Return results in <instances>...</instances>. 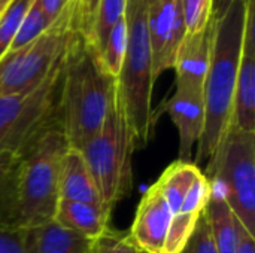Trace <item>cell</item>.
I'll list each match as a JSON object with an SVG mask.
<instances>
[{"label": "cell", "mask_w": 255, "mask_h": 253, "mask_svg": "<svg viewBox=\"0 0 255 253\" xmlns=\"http://www.w3.org/2000/svg\"><path fill=\"white\" fill-rule=\"evenodd\" d=\"M247 1L232 0L212 18L209 64L203 85L205 125L197 143L196 163H212L232 124L235 86L244 43Z\"/></svg>", "instance_id": "6da1fadb"}, {"label": "cell", "mask_w": 255, "mask_h": 253, "mask_svg": "<svg viewBox=\"0 0 255 253\" xmlns=\"http://www.w3.org/2000/svg\"><path fill=\"white\" fill-rule=\"evenodd\" d=\"M114 92L115 79L100 67L81 34L66 55L58 92V121L70 148L81 151L99 131Z\"/></svg>", "instance_id": "7a4b0ae2"}, {"label": "cell", "mask_w": 255, "mask_h": 253, "mask_svg": "<svg viewBox=\"0 0 255 253\" xmlns=\"http://www.w3.org/2000/svg\"><path fill=\"white\" fill-rule=\"evenodd\" d=\"M67 148L60 121H55L19 157L13 206L18 225L31 230L54 221L60 201V166Z\"/></svg>", "instance_id": "3957f363"}, {"label": "cell", "mask_w": 255, "mask_h": 253, "mask_svg": "<svg viewBox=\"0 0 255 253\" xmlns=\"http://www.w3.org/2000/svg\"><path fill=\"white\" fill-rule=\"evenodd\" d=\"M136 148V139L115 85L102 127L81 149L102 204L109 212L133 189V154Z\"/></svg>", "instance_id": "277c9868"}, {"label": "cell", "mask_w": 255, "mask_h": 253, "mask_svg": "<svg viewBox=\"0 0 255 253\" xmlns=\"http://www.w3.org/2000/svg\"><path fill=\"white\" fill-rule=\"evenodd\" d=\"M127 49L121 72L115 79L136 145L146 146L155 130L157 113L152 109V58L146 30V0L127 1Z\"/></svg>", "instance_id": "5b68a950"}, {"label": "cell", "mask_w": 255, "mask_h": 253, "mask_svg": "<svg viewBox=\"0 0 255 253\" xmlns=\"http://www.w3.org/2000/svg\"><path fill=\"white\" fill-rule=\"evenodd\" d=\"M76 3L31 42L9 49L0 58V95L22 92L39 85L63 64L81 36Z\"/></svg>", "instance_id": "8992f818"}, {"label": "cell", "mask_w": 255, "mask_h": 253, "mask_svg": "<svg viewBox=\"0 0 255 253\" xmlns=\"http://www.w3.org/2000/svg\"><path fill=\"white\" fill-rule=\"evenodd\" d=\"M206 169L211 185L223 194L238 221L255 234V131L230 125Z\"/></svg>", "instance_id": "52a82bcc"}, {"label": "cell", "mask_w": 255, "mask_h": 253, "mask_svg": "<svg viewBox=\"0 0 255 253\" xmlns=\"http://www.w3.org/2000/svg\"><path fill=\"white\" fill-rule=\"evenodd\" d=\"M63 64L34 88L0 95V152L21 157L49 125L58 121Z\"/></svg>", "instance_id": "ba28073f"}, {"label": "cell", "mask_w": 255, "mask_h": 253, "mask_svg": "<svg viewBox=\"0 0 255 253\" xmlns=\"http://www.w3.org/2000/svg\"><path fill=\"white\" fill-rule=\"evenodd\" d=\"M146 30L155 82L164 72L173 69L185 36L181 0H146Z\"/></svg>", "instance_id": "9c48e42d"}, {"label": "cell", "mask_w": 255, "mask_h": 253, "mask_svg": "<svg viewBox=\"0 0 255 253\" xmlns=\"http://www.w3.org/2000/svg\"><path fill=\"white\" fill-rule=\"evenodd\" d=\"M247 1L245 30L235 86L232 127L255 131V0Z\"/></svg>", "instance_id": "30bf717a"}, {"label": "cell", "mask_w": 255, "mask_h": 253, "mask_svg": "<svg viewBox=\"0 0 255 253\" xmlns=\"http://www.w3.org/2000/svg\"><path fill=\"white\" fill-rule=\"evenodd\" d=\"M170 222L169 204L154 183L139 201L128 236L142 253H164Z\"/></svg>", "instance_id": "8fae6325"}, {"label": "cell", "mask_w": 255, "mask_h": 253, "mask_svg": "<svg viewBox=\"0 0 255 253\" xmlns=\"http://www.w3.org/2000/svg\"><path fill=\"white\" fill-rule=\"evenodd\" d=\"M212 22L205 30L184 36L178 49L173 70L176 72V89L203 95V85L211 54Z\"/></svg>", "instance_id": "7c38bea8"}, {"label": "cell", "mask_w": 255, "mask_h": 253, "mask_svg": "<svg viewBox=\"0 0 255 253\" xmlns=\"http://www.w3.org/2000/svg\"><path fill=\"white\" fill-rule=\"evenodd\" d=\"M161 112L170 116L178 130L179 160L194 163L193 151L194 146L197 148L205 125L203 95L175 89V94L163 103Z\"/></svg>", "instance_id": "4fadbf2b"}, {"label": "cell", "mask_w": 255, "mask_h": 253, "mask_svg": "<svg viewBox=\"0 0 255 253\" xmlns=\"http://www.w3.org/2000/svg\"><path fill=\"white\" fill-rule=\"evenodd\" d=\"M58 197L60 200L67 201L102 204V198L93 179V174L85 163L82 152L76 148L69 146L61 158Z\"/></svg>", "instance_id": "5bb4252c"}, {"label": "cell", "mask_w": 255, "mask_h": 253, "mask_svg": "<svg viewBox=\"0 0 255 253\" xmlns=\"http://www.w3.org/2000/svg\"><path fill=\"white\" fill-rule=\"evenodd\" d=\"M112 212L102 204L60 200L54 215V221L61 227L94 242L108 228Z\"/></svg>", "instance_id": "9a60e30c"}, {"label": "cell", "mask_w": 255, "mask_h": 253, "mask_svg": "<svg viewBox=\"0 0 255 253\" xmlns=\"http://www.w3.org/2000/svg\"><path fill=\"white\" fill-rule=\"evenodd\" d=\"M93 242L49 221L28 230V253H91Z\"/></svg>", "instance_id": "2e32d148"}, {"label": "cell", "mask_w": 255, "mask_h": 253, "mask_svg": "<svg viewBox=\"0 0 255 253\" xmlns=\"http://www.w3.org/2000/svg\"><path fill=\"white\" fill-rule=\"evenodd\" d=\"M212 240L218 253H236L238 248V218L226 203L223 194L211 185V198L205 210Z\"/></svg>", "instance_id": "e0dca14e"}, {"label": "cell", "mask_w": 255, "mask_h": 253, "mask_svg": "<svg viewBox=\"0 0 255 253\" xmlns=\"http://www.w3.org/2000/svg\"><path fill=\"white\" fill-rule=\"evenodd\" d=\"M128 0H99L90 24L85 30L84 40L97 55L105 45L111 30L126 16Z\"/></svg>", "instance_id": "ac0fdd59"}, {"label": "cell", "mask_w": 255, "mask_h": 253, "mask_svg": "<svg viewBox=\"0 0 255 253\" xmlns=\"http://www.w3.org/2000/svg\"><path fill=\"white\" fill-rule=\"evenodd\" d=\"M127 37H128V27H127V18L124 16L111 30L105 45L102 46L100 52L96 55L100 67L114 79H117L121 72L123 60L127 49Z\"/></svg>", "instance_id": "d6986e66"}, {"label": "cell", "mask_w": 255, "mask_h": 253, "mask_svg": "<svg viewBox=\"0 0 255 253\" xmlns=\"http://www.w3.org/2000/svg\"><path fill=\"white\" fill-rule=\"evenodd\" d=\"M19 157L10 152H0V221H13L15 182Z\"/></svg>", "instance_id": "ffe728a7"}, {"label": "cell", "mask_w": 255, "mask_h": 253, "mask_svg": "<svg viewBox=\"0 0 255 253\" xmlns=\"http://www.w3.org/2000/svg\"><path fill=\"white\" fill-rule=\"evenodd\" d=\"M34 0H12L0 16V58L7 52L12 40Z\"/></svg>", "instance_id": "44dd1931"}, {"label": "cell", "mask_w": 255, "mask_h": 253, "mask_svg": "<svg viewBox=\"0 0 255 253\" xmlns=\"http://www.w3.org/2000/svg\"><path fill=\"white\" fill-rule=\"evenodd\" d=\"M51 24L52 22L45 15L43 9L40 6V1L34 0L31 3L27 15L24 16V19H22V22H21V25H19V28H18L9 49H15V48H19V46L31 42L33 39L40 36L45 30H48L51 27Z\"/></svg>", "instance_id": "7402d4cb"}, {"label": "cell", "mask_w": 255, "mask_h": 253, "mask_svg": "<svg viewBox=\"0 0 255 253\" xmlns=\"http://www.w3.org/2000/svg\"><path fill=\"white\" fill-rule=\"evenodd\" d=\"M185 34L205 30L214 18V0H181Z\"/></svg>", "instance_id": "603a6c76"}, {"label": "cell", "mask_w": 255, "mask_h": 253, "mask_svg": "<svg viewBox=\"0 0 255 253\" xmlns=\"http://www.w3.org/2000/svg\"><path fill=\"white\" fill-rule=\"evenodd\" d=\"M91 253H142L131 242L128 233L112 230L111 227L93 242Z\"/></svg>", "instance_id": "cb8c5ba5"}, {"label": "cell", "mask_w": 255, "mask_h": 253, "mask_svg": "<svg viewBox=\"0 0 255 253\" xmlns=\"http://www.w3.org/2000/svg\"><path fill=\"white\" fill-rule=\"evenodd\" d=\"M0 253H28V230L13 221H0Z\"/></svg>", "instance_id": "d4e9b609"}, {"label": "cell", "mask_w": 255, "mask_h": 253, "mask_svg": "<svg viewBox=\"0 0 255 253\" xmlns=\"http://www.w3.org/2000/svg\"><path fill=\"white\" fill-rule=\"evenodd\" d=\"M181 253H218L215 249L211 227L206 218V213H203L194 228V233L191 234L188 243L185 245L184 251Z\"/></svg>", "instance_id": "484cf974"}, {"label": "cell", "mask_w": 255, "mask_h": 253, "mask_svg": "<svg viewBox=\"0 0 255 253\" xmlns=\"http://www.w3.org/2000/svg\"><path fill=\"white\" fill-rule=\"evenodd\" d=\"M39 1L45 15L49 18L51 22H54L75 3V0H39Z\"/></svg>", "instance_id": "4316f807"}, {"label": "cell", "mask_w": 255, "mask_h": 253, "mask_svg": "<svg viewBox=\"0 0 255 253\" xmlns=\"http://www.w3.org/2000/svg\"><path fill=\"white\" fill-rule=\"evenodd\" d=\"M99 0H75L76 3V9H78V18H79V27H81V33L84 34L90 19L94 13V9L97 6Z\"/></svg>", "instance_id": "83f0119b"}, {"label": "cell", "mask_w": 255, "mask_h": 253, "mask_svg": "<svg viewBox=\"0 0 255 253\" xmlns=\"http://www.w3.org/2000/svg\"><path fill=\"white\" fill-rule=\"evenodd\" d=\"M254 234H251L241 222H238V248L236 253H255Z\"/></svg>", "instance_id": "f1b7e54d"}, {"label": "cell", "mask_w": 255, "mask_h": 253, "mask_svg": "<svg viewBox=\"0 0 255 253\" xmlns=\"http://www.w3.org/2000/svg\"><path fill=\"white\" fill-rule=\"evenodd\" d=\"M232 0H214V15L221 13L230 3Z\"/></svg>", "instance_id": "f546056e"}, {"label": "cell", "mask_w": 255, "mask_h": 253, "mask_svg": "<svg viewBox=\"0 0 255 253\" xmlns=\"http://www.w3.org/2000/svg\"><path fill=\"white\" fill-rule=\"evenodd\" d=\"M10 1H12V0H0V16H1V13L6 10V7L9 6Z\"/></svg>", "instance_id": "4dcf8cb0"}]
</instances>
